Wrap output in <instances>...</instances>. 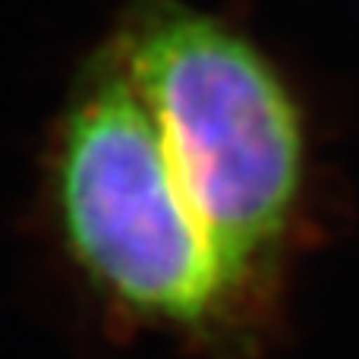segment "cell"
<instances>
[{
  "label": "cell",
  "mask_w": 359,
  "mask_h": 359,
  "mask_svg": "<svg viewBox=\"0 0 359 359\" xmlns=\"http://www.w3.org/2000/svg\"><path fill=\"white\" fill-rule=\"evenodd\" d=\"M54 208L73 262L123 312L208 328L243 284L198 217L117 54L76 86L54 145Z\"/></svg>",
  "instance_id": "2"
},
{
  "label": "cell",
  "mask_w": 359,
  "mask_h": 359,
  "mask_svg": "<svg viewBox=\"0 0 359 359\" xmlns=\"http://www.w3.org/2000/svg\"><path fill=\"white\" fill-rule=\"evenodd\" d=\"M114 54L246 287L278 252L303 189V120L290 88L243 32L183 0H130Z\"/></svg>",
  "instance_id": "1"
}]
</instances>
